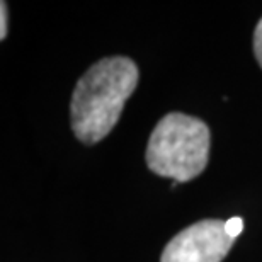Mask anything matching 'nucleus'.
I'll return each mask as SVG.
<instances>
[{"label": "nucleus", "mask_w": 262, "mask_h": 262, "mask_svg": "<svg viewBox=\"0 0 262 262\" xmlns=\"http://www.w3.org/2000/svg\"><path fill=\"white\" fill-rule=\"evenodd\" d=\"M227 230L233 238H237L244 230V220L240 216H233V218L227 220Z\"/></svg>", "instance_id": "5"}, {"label": "nucleus", "mask_w": 262, "mask_h": 262, "mask_svg": "<svg viewBox=\"0 0 262 262\" xmlns=\"http://www.w3.org/2000/svg\"><path fill=\"white\" fill-rule=\"evenodd\" d=\"M138 83V67L126 56L96 61L72 94V129L82 143L94 145L111 133Z\"/></svg>", "instance_id": "1"}, {"label": "nucleus", "mask_w": 262, "mask_h": 262, "mask_svg": "<svg viewBox=\"0 0 262 262\" xmlns=\"http://www.w3.org/2000/svg\"><path fill=\"white\" fill-rule=\"evenodd\" d=\"M7 36V4L0 2V39Z\"/></svg>", "instance_id": "6"}, {"label": "nucleus", "mask_w": 262, "mask_h": 262, "mask_svg": "<svg viewBox=\"0 0 262 262\" xmlns=\"http://www.w3.org/2000/svg\"><path fill=\"white\" fill-rule=\"evenodd\" d=\"M254 53L255 58H257L259 65L262 68V17L255 26V33H254Z\"/></svg>", "instance_id": "4"}, {"label": "nucleus", "mask_w": 262, "mask_h": 262, "mask_svg": "<svg viewBox=\"0 0 262 262\" xmlns=\"http://www.w3.org/2000/svg\"><path fill=\"white\" fill-rule=\"evenodd\" d=\"M211 135L208 124L182 113H169L157 123L146 145V165L157 176L187 182L206 169Z\"/></svg>", "instance_id": "2"}, {"label": "nucleus", "mask_w": 262, "mask_h": 262, "mask_svg": "<svg viewBox=\"0 0 262 262\" xmlns=\"http://www.w3.org/2000/svg\"><path fill=\"white\" fill-rule=\"evenodd\" d=\"M233 242L227 222L201 220L170 238L160 262H222Z\"/></svg>", "instance_id": "3"}]
</instances>
